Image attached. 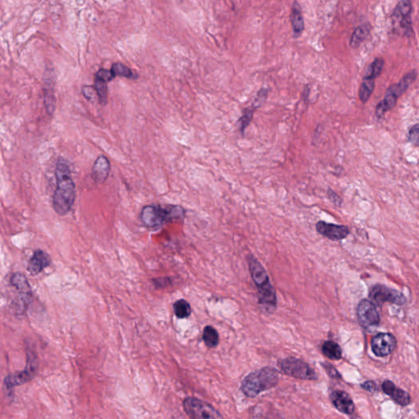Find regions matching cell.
<instances>
[{
  "label": "cell",
  "mask_w": 419,
  "mask_h": 419,
  "mask_svg": "<svg viewBox=\"0 0 419 419\" xmlns=\"http://www.w3.org/2000/svg\"><path fill=\"white\" fill-rule=\"evenodd\" d=\"M56 188L53 196V207L57 215H65L71 211L76 201V185L68 161L58 158L55 168Z\"/></svg>",
  "instance_id": "obj_1"
},
{
  "label": "cell",
  "mask_w": 419,
  "mask_h": 419,
  "mask_svg": "<svg viewBox=\"0 0 419 419\" xmlns=\"http://www.w3.org/2000/svg\"><path fill=\"white\" fill-rule=\"evenodd\" d=\"M248 263L252 280L257 288L259 304L264 311L272 313L276 309L277 297L268 274L260 262L253 256H249Z\"/></svg>",
  "instance_id": "obj_2"
},
{
  "label": "cell",
  "mask_w": 419,
  "mask_h": 419,
  "mask_svg": "<svg viewBox=\"0 0 419 419\" xmlns=\"http://www.w3.org/2000/svg\"><path fill=\"white\" fill-rule=\"evenodd\" d=\"M184 210L176 205H148L142 209L140 219L148 229H158L166 224L184 219Z\"/></svg>",
  "instance_id": "obj_3"
},
{
  "label": "cell",
  "mask_w": 419,
  "mask_h": 419,
  "mask_svg": "<svg viewBox=\"0 0 419 419\" xmlns=\"http://www.w3.org/2000/svg\"><path fill=\"white\" fill-rule=\"evenodd\" d=\"M279 372L275 368L264 367L248 374L241 382V391L246 396L254 398L263 391L278 385Z\"/></svg>",
  "instance_id": "obj_4"
},
{
  "label": "cell",
  "mask_w": 419,
  "mask_h": 419,
  "mask_svg": "<svg viewBox=\"0 0 419 419\" xmlns=\"http://www.w3.org/2000/svg\"><path fill=\"white\" fill-rule=\"evenodd\" d=\"M411 0H401L392 12L393 30L403 36H410L413 33Z\"/></svg>",
  "instance_id": "obj_5"
},
{
  "label": "cell",
  "mask_w": 419,
  "mask_h": 419,
  "mask_svg": "<svg viewBox=\"0 0 419 419\" xmlns=\"http://www.w3.org/2000/svg\"><path fill=\"white\" fill-rule=\"evenodd\" d=\"M282 370L289 376L301 380H317L318 375L309 364L300 359L288 357L281 362Z\"/></svg>",
  "instance_id": "obj_6"
},
{
  "label": "cell",
  "mask_w": 419,
  "mask_h": 419,
  "mask_svg": "<svg viewBox=\"0 0 419 419\" xmlns=\"http://www.w3.org/2000/svg\"><path fill=\"white\" fill-rule=\"evenodd\" d=\"M184 409L191 418H223V416L212 405L194 397H188L184 400Z\"/></svg>",
  "instance_id": "obj_7"
},
{
  "label": "cell",
  "mask_w": 419,
  "mask_h": 419,
  "mask_svg": "<svg viewBox=\"0 0 419 419\" xmlns=\"http://www.w3.org/2000/svg\"><path fill=\"white\" fill-rule=\"evenodd\" d=\"M369 297L378 305L390 302L397 305H403L406 303V298L399 291L389 289L384 285L372 286L369 292Z\"/></svg>",
  "instance_id": "obj_8"
},
{
  "label": "cell",
  "mask_w": 419,
  "mask_h": 419,
  "mask_svg": "<svg viewBox=\"0 0 419 419\" xmlns=\"http://www.w3.org/2000/svg\"><path fill=\"white\" fill-rule=\"evenodd\" d=\"M37 364H37V358L35 355L28 352L27 368L21 372H15L7 377L4 381L7 388H12L16 386H20L33 379V377L36 372Z\"/></svg>",
  "instance_id": "obj_9"
},
{
  "label": "cell",
  "mask_w": 419,
  "mask_h": 419,
  "mask_svg": "<svg viewBox=\"0 0 419 419\" xmlns=\"http://www.w3.org/2000/svg\"><path fill=\"white\" fill-rule=\"evenodd\" d=\"M359 323L365 329L378 327L380 322L379 311L373 303L368 300L360 301L357 309Z\"/></svg>",
  "instance_id": "obj_10"
},
{
  "label": "cell",
  "mask_w": 419,
  "mask_h": 419,
  "mask_svg": "<svg viewBox=\"0 0 419 419\" xmlns=\"http://www.w3.org/2000/svg\"><path fill=\"white\" fill-rule=\"evenodd\" d=\"M315 227L320 235L332 241H341L346 238L350 233L349 228L346 225H335L323 220L319 221Z\"/></svg>",
  "instance_id": "obj_11"
},
{
  "label": "cell",
  "mask_w": 419,
  "mask_h": 419,
  "mask_svg": "<svg viewBox=\"0 0 419 419\" xmlns=\"http://www.w3.org/2000/svg\"><path fill=\"white\" fill-rule=\"evenodd\" d=\"M372 351L377 356L384 357L391 354L396 346V339L390 334H379L372 338Z\"/></svg>",
  "instance_id": "obj_12"
},
{
  "label": "cell",
  "mask_w": 419,
  "mask_h": 419,
  "mask_svg": "<svg viewBox=\"0 0 419 419\" xmlns=\"http://www.w3.org/2000/svg\"><path fill=\"white\" fill-rule=\"evenodd\" d=\"M268 92L267 89H261L258 93L253 105H252L250 107H248V108L244 109V113H242L241 117L237 121V128H238V130L241 132V135H244L246 129L252 122L255 111L256 110L258 106H260V105L266 101V97L268 95Z\"/></svg>",
  "instance_id": "obj_13"
},
{
  "label": "cell",
  "mask_w": 419,
  "mask_h": 419,
  "mask_svg": "<svg viewBox=\"0 0 419 419\" xmlns=\"http://www.w3.org/2000/svg\"><path fill=\"white\" fill-rule=\"evenodd\" d=\"M332 403L341 413L350 415L355 412V404L351 397L346 391L337 390L330 395Z\"/></svg>",
  "instance_id": "obj_14"
},
{
  "label": "cell",
  "mask_w": 419,
  "mask_h": 419,
  "mask_svg": "<svg viewBox=\"0 0 419 419\" xmlns=\"http://www.w3.org/2000/svg\"><path fill=\"white\" fill-rule=\"evenodd\" d=\"M51 263V259L46 252L42 250H36L29 261L27 270L31 275H37L42 272Z\"/></svg>",
  "instance_id": "obj_15"
},
{
  "label": "cell",
  "mask_w": 419,
  "mask_h": 419,
  "mask_svg": "<svg viewBox=\"0 0 419 419\" xmlns=\"http://www.w3.org/2000/svg\"><path fill=\"white\" fill-rule=\"evenodd\" d=\"M110 172L111 164L109 160L105 156H99L93 166L92 176L95 182L98 184L106 182Z\"/></svg>",
  "instance_id": "obj_16"
},
{
  "label": "cell",
  "mask_w": 419,
  "mask_h": 419,
  "mask_svg": "<svg viewBox=\"0 0 419 419\" xmlns=\"http://www.w3.org/2000/svg\"><path fill=\"white\" fill-rule=\"evenodd\" d=\"M383 390L387 395H390L395 402L401 406H406L411 401L409 393L403 391L402 389L397 388L395 385L391 381H385L383 384Z\"/></svg>",
  "instance_id": "obj_17"
},
{
  "label": "cell",
  "mask_w": 419,
  "mask_h": 419,
  "mask_svg": "<svg viewBox=\"0 0 419 419\" xmlns=\"http://www.w3.org/2000/svg\"><path fill=\"white\" fill-rule=\"evenodd\" d=\"M291 23H292V27H293V37L298 38V37L301 36L302 35L303 31L305 30V23H304V17H303L301 5L297 2V0H294V2L292 5Z\"/></svg>",
  "instance_id": "obj_18"
},
{
  "label": "cell",
  "mask_w": 419,
  "mask_h": 419,
  "mask_svg": "<svg viewBox=\"0 0 419 419\" xmlns=\"http://www.w3.org/2000/svg\"><path fill=\"white\" fill-rule=\"evenodd\" d=\"M416 78H417V72L413 70L401 78V80L397 84L390 86L387 90L389 92H391L394 96L399 98L402 94L407 91L409 86L415 81Z\"/></svg>",
  "instance_id": "obj_19"
},
{
  "label": "cell",
  "mask_w": 419,
  "mask_h": 419,
  "mask_svg": "<svg viewBox=\"0 0 419 419\" xmlns=\"http://www.w3.org/2000/svg\"><path fill=\"white\" fill-rule=\"evenodd\" d=\"M371 30L372 27L369 23H364L359 26L352 34L350 40V47L352 49L358 48L367 39V37L370 34Z\"/></svg>",
  "instance_id": "obj_20"
},
{
  "label": "cell",
  "mask_w": 419,
  "mask_h": 419,
  "mask_svg": "<svg viewBox=\"0 0 419 419\" xmlns=\"http://www.w3.org/2000/svg\"><path fill=\"white\" fill-rule=\"evenodd\" d=\"M323 354L332 360H339L342 358V350L341 346L337 342L327 341L322 346Z\"/></svg>",
  "instance_id": "obj_21"
},
{
  "label": "cell",
  "mask_w": 419,
  "mask_h": 419,
  "mask_svg": "<svg viewBox=\"0 0 419 419\" xmlns=\"http://www.w3.org/2000/svg\"><path fill=\"white\" fill-rule=\"evenodd\" d=\"M375 88V82L373 79L364 76L362 84L359 90V97L363 103H366L372 95Z\"/></svg>",
  "instance_id": "obj_22"
},
{
  "label": "cell",
  "mask_w": 419,
  "mask_h": 419,
  "mask_svg": "<svg viewBox=\"0 0 419 419\" xmlns=\"http://www.w3.org/2000/svg\"><path fill=\"white\" fill-rule=\"evenodd\" d=\"M203 341L208 347L215 348L219 345V337L218 332L212 326H206L203 330Z\"/></svg>",
  "instance_id": "obj_23"
},
{
  "label": "cell",
  "mask_w": 419,
  "mask_h": 419,
  "mask_svg": "<svg viewBox=\"0 0 419 419\" xmlns=\"http://www.w3.org/2000/svg\"><path fill=\"white\" fill-rule=\"evenodd\" d=\"M45 106L49 115H53L56 109V98L53 83L49 84V83L46 82V87L45 89Z\"/></svg>",
  "instance_id": "obj_24"
},
{
  "label": "cell",
  "mask_w": 419,
  "mask_h": 419,
  "mask_svg": "<svg viewBox=\"0 0 419 419\" xmlns=\"http://www.w3.org/2000/svg\"><path fill=\"white\" fill-rule=\"evenodd\" d=\"M94 88L96 90L98 94V102L102 106H106L108 100V89H107V82L100 80L98 78H95L94 82Z\"/></svg>",
  "instance_id": "obj_25"
},
{
  "label": "cell",
  "mask_w": 419,
  "mask_h": 419,
  "mask_svg": "<svg viewBox=\"0 0 419 419\" xmlns=\"http://www.w3.org/2000/svg\"><path fill=\"white\" fill-rule=\"evenodd\" d=\"M11 283L23 293H31V286L29 284L27 277L25 276L24 274L20 273L12 274Z\"/></svg>",
  "instance_id": "obj_26"
},
{
  "label": "cell",
  "mask_w": 419,
  "mask_h": 419,
  "mask_svg": "<svg viewBox=\"0 0 419 419\" xmlns=\"http://www.w3.org/2000/svg\"><path fill=\"white\" fill-rule=\"evenodd\" d=\"M173 307H174V315L179 319H186L189 317L192 313L190 304L184 299L175 301Z\"/></svg>",
  "instance_id": "obj_27"
},
{
  "label": "cell",
  "mask_w": 419,
  "mask_h": 419,
  "mask_svg": "<svg viewBox=\"0 0 419 419\" xmlns=\"http://www.w3.org/2000/svg\"><path fill=\"white\" fill-rule=\"evenodd\" d=\"M385 61L381 57H378L374 61H372L370 67L368 68V73L366 74L367 77L371 78L375 80L377 77L380 76L384 68Z\"/></svg>",
  "instance_id": "obj_28"
},
{
  "label": "cell",
  "mask_w": 419,
  "mask_h": 419,
  "mask_svg": "<svg viewBox=\"0 0 419 419\" xmlns=\"http://www.w3.org/2000/svg\"><path fill=\"white\" fill-rule=\"evenodd\" d=\"M111 71L114 74L115 76H122V77H125L127 79L137 78V76L135 75L134 72L128 67L123 65L122 63H119V62L113 64Z\"/></svg>",
  "instance_id": "obj_29"
},
{
  "label": "cell",
  "mask_w": 419,
  "mask_h": 419,
  "mask_svg": "<svg viewBox=\"0 0 419 419\" xmlns=\"http://www.w3.org/2000/svg\"><path fill=\"white\" fill-rule=\"evenodd\" d=\"M408 140L413 145L419 147V124L413 125L408 132Z\"/></svg>",
  "instance_id": "obj_30"
},
{
  "label": "cell",
  "mask_w": 419,
  "mask_h": 419,
  "mask_svg": "<svg viewBox=\"0 0 419 419\" xmlns=\"http://www.w3.org/2000/svg\"><path fill=\"white\" fill-rule=\"evenodd\" d=\"M115 77H116V76H114V74L113 73V72L106 69L99 70V71L97 72L96 76H95V78L104 80V81L107 82V83L112 81Z\"/></svg>",
  "instance_id": "obj_31"
},
{
  "label": "cell",
  "mask_w": 419,
  "mask_h": 419,
  "mask_svg": "<svg viewBox=\"0 0 419 419\" xmlns=\"http://www.w3.org/2000/svg\"><path fill=\"white\" fill-rule=\"evenodd\" d=\"M322 365H323V368L325 369L327 375H328L331 379H339L342 378L341 375L339 374V372H338V370H337L332 364H328V363H324V364H322Z\"/></svg>",
  "instance_id": "obj_32"
},
{
  "label": "cell",
  "mask_w": 419,
  "mask_h": 419,
  "mask_svg": "<svg viewBox=\"0 0 419 419\" xmlns=\"http://www.w3.org/2000/svg\"><path fill=\"white\" fill-rule=\"evenodd\" d=\"M327 193L328 199H329V200L331 201L332 203H334L335 206L339 207L342 206V199H341V196H340L337 192H334L331 188H329L327 189Z\"/></svg>",
  "instance_id": "obj_33"
},
{
  "label": "cell",
  "mask_w": 419,
  "mask_h": 419,
  "mask_svg": "<svg viewBox=\"0 0 419 419\" xmlns=\"http://www.w3.org/2000/svg\"><path fill=\"white\" fill-rule=\"evenodd\" d=\"M82 92L84 94V98H87L90 101H94L95 97H98L96 90L92 86H84Z\"/></svg>",
  "instance_id": "obj_34"
},
{
  "label": "cell",
  "mask_w": 419,
  "mask_h": 419,
  "mask_svg": "<svg viewBox=\"0 0 419 419\" xmlns=\"http://www.w3.org/2000/svg\"><path fill=\"white\" fill-rule=\"evenodd\" d=\"M152 282L157 289H163L170 284V278H155Z\"/></svg>",
  "instance_id": "obj_35"
},
{
  "label": "cell",
  "mask_w": 419,
  "mask_h": 419,
  "mask_svg": "<svg viewBox=\"0 0 419 419\" xmlns=\"http://www.w3.org/2000/svg\"><path fill=\"white\" fill-rule=\"evenodd\" d=\"M362 387L364 390L370 391V392H373L377 388L376 384L373 382H366L362 385Z\"/></svg>",
  "instance_id": "obj_36"
}]
</instances>
